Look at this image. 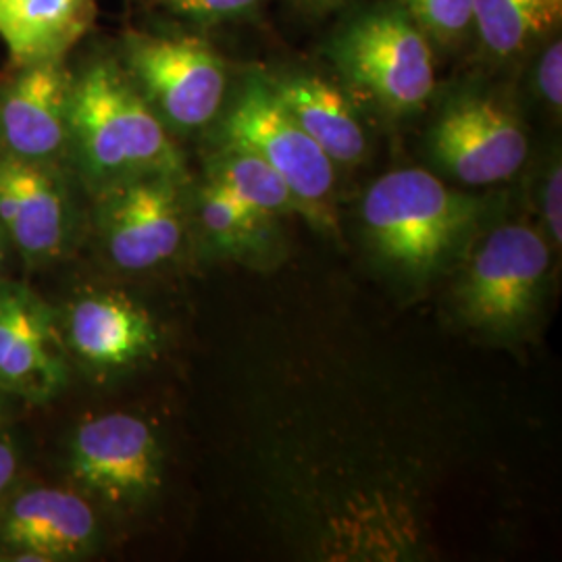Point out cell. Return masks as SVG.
I'll list each match as a JSON object with an SVG mask.
<instances>
[{
  "label": "cell",
  "instance_id": "cell-1",
  "mask_svg": "<svg viewBox=\"0 0 562 562\" xmlns=\"http://www.w3.org/2000/svg\"><path fill=\"white\" fill-rule=\"evenodd\" d=\"M69 167L97 192L146 176L186 180L180 146L113 55L74 67Z\"/></svg>",
  "mask_w": 562,
  "mask_h": 562
},
{
  "label": "cell",
  "instance_id": "cell-2",
  "mask_svg": "<svg viewBox=\"0 0 562 562\" xmlns=\"http://www.w3.org/2000/svg\"><path fill=\"white\" fill-rule=\"evenodd\" d=\"M482 213V202L425 169H396L373 181L361 204L362 225L375 252L413 280L438 273Z\"/></svg>",
  "mask_w": 562,
  "mask_h": 562
},
{
  "label": "cell",
  "instance_id": "cell-3",
  "mask_svg": "<svg viewBox=\"0 0 562 562\" xmlns=\"http://www.w3.org/2000/svg\"><path fill=\"white\" fill-rule=\"evenodd\" d=\"M341 78L387 113H411L436 88L431 42L398 4L364 13L329 46Z\"/></svg>",
  "mask_w": 562,
  "mask_h": 562
},
{
  "label": "cell",
  "instance_id": "cell-4",
  "mask_svg": "<svg viewBox=\"0 0 562 562\" xmlns=\"http://www.w3.org/2000/svg\"><path fill=\"white\" fill-rule=\"evenodd\" d=\"M115 57L169 132H196L220 115L227 67L201 36L127 32Z\"/></svg>",
  "mask_w": 562,
  "mask_h": 562
},
{
  "label": "cell",
  "instance_id": "cell-5",
  "mask_svg": "<svg viewBox=\"0 0 562 562\" xmlns=\"http://www.w3.org/2000/svg\"><path fill=\"white\" fill-rule=\"evenodd\" d=\"M223 144L238 146L267 162L301 202L304 217L331 225L336 165L281 106L269 80L244 83L222 123Z\"/></svg>",
  "mask_w": 562,
  "mask_h": 562
},
{
  "label": "cell",
  "instance_id": "cell-6",
  "mask_svg": "<svg viewBox=\"0 0 562 562\" xmlns=\"http://www.w3.org/2000/svg\"><path fill=\"white\" fill-rule=\"evenodd\" d=\"M550 269V246L527 225L494 229L464 267L457 308L467 325L508 334L538 308Z\"/></svg>",
  "mask_w": 562,
  "mask_h": 562
},
{
  "label": "cell",
  "instance_id": "cell-7",
  "mask_svg": "<svg viewBox=\"0 0 562 562\" xmlns=\"http://www.w3.org/2000/svg\"><path fill=\"white\" fill-rule=\"evenodd\" d=\"M71 88L69 57L9 67L0 80V155L69 167Z\"/></svg>",
  "mask_w": 562,
  "mask_h": 562
},
{
  "label": "cell",
  "instance_id": "cell-8",
  "mask_svg": "<svg viewBox=\"0 0 562 562\" xmlns=\"http://www.w3.org/2000/svg\"><path fill=\"white\" fill-rule=\"evenodd\" d=\"M434 161L464 186L510 180L527 159L529 142L513 109L494 97L450 102L429 134Z\"/></svg>",
  "mask_w": 562,
  "mask_h": 562
},
{
  "label": "cell",
  "instance_id": "cell-9",
  "mask_svg": "<svg viewBox=\"0 0 562 562\" xmlns=\"http://www.w3.org/2000/svg\"><path fill=\"white\" fill-rule=\"evenodd\" d=\"M69 469L83 490L104 503H140L161 485V446L140 417L109 413L76 429Z\"/></svg>",
  "mask_w": 562,
  "mask_h": 562
},
{
  "label": "cell",
  "instance_id": "cell-10",
  "mask_svg": "<svg viewBox=\"0 0 562 562\" xmlns=\"http://www.w3.org/2000/svg\"><path fill=\"white\" fill-rule=\"evenodd\" d=\"M183 181L146 176L102 190V238L120 269L146 271L178 252L183 238Z\"/></svg>",
  "mask_w": 562,
  "mask_h": 562
},
{
  "label": "cell",
  "instance_id": "cell-11",
  "mask_svg": "<svg viewBox=\"0 0 562 562\" xmlns=\"http://www.w3.org/2000/svg\"><path fill=\"white\" fill-rule=\"evenodd\" d=\"M65 383L67 362L53 313L23 285L0 283V390L46 402Z\"/></svg>",
  "mask_w": 562,
  "mask_h": 562
},
{
  "label": "cell",
  "instance_id": "cell-12",
  "mask_svg": "<svg viewBox=\"0 0 562 562\" xmlns=\"http://www.w3.org/2000/svg\"><path fill=\"white\" fill-rule=\"evenodd\" d=\"M0 225L30 267L57 259L71 229L65 167L0 155Z\"/></svg>",
  "mask_w": 562,
  "mask_h": 562
},
{
  "label": "cell",
  "instance_id": "cell-13",
  "mask_svg": "<svg viewBox=\"0 0 562 562\" xmlns=\"http://www.w3.org/2000/svg\"><path fill=\"white\" fill-rule=\"evenodd\" d=\"M97 517L74 492L36 487L9 496L0 506V546L18 562L80 559L97 543Z\"/></svg>",
  "mask_w": 562,
  "mask_h": 562
},
{
  "label": "cell",
  "instance_id": "cell-14",
  "mask_svg": "<svg viewBox=\"0 0 562 562\" xmlns=\"http://www.w3.org/2000/svg\"><path fill=\"white\" fill-rule=\"evenodd\" d=\"M67 344L81 362L113 371L150 357L159 331L138 302L120 292H94L71 304Z\"/></svg>",
  "mask_w": 562,
  "mask_h": 562
},
{
  "label": "cell",
  "instance_id": "cell-15",
  "mask_svg": "<svg viewBox=\"0 0 562 562\" xmlns=\"http://www.w3.org/2000/svg\"><path fill=\"white\" fill-rule=\"evenodd\" d=\"M97 18V0H0L9 65L67 59Z\"/></svg>",
  "mask_w": 562,
  "mask_h": 562
},
{
  "label": "cell",
  "instance_id": "cell-16",
  "mask_svg": "<svg viewBox=\"0 0 562 562\" xmlns=\"http://www.w3.org/2000/svg\"><path fill=\"white\" fill-rule=\"evenodd\" d=\"M281 106L315 140L334 165H359L367 157L361 120L331 81L311 74L269 80Z\"/></svg>",
  "mask_w": 562,
  "mask_h": 562
},
{
  "label": "cell",
  "instance_id": "cell-17",
  "mask_svg": "<svg viewBox=\"0 0 562 562\" xmlns=\"http://www.w3.org/2000/svg\"><path fill=\"white\" fill-rule=\"evenodd\" d=\"M561 18L562 0H473V34L494 59L527 53Z\"/></svg>",
  "mask_w": 562,
  "mask_h": 562
},
{
  "label": "cell",
  "instance_id": "cell-18",
  "mask_svg": "<svg viewBox=\"0 0 562 562\" xmlns=\"http://www.w3.org/2000/svg\"><path fill=\"white\" fill-rule=\"evenodd\" d=\"M211 176L267 220L292 213L304 215L288 183L267 162L244 148L223 144L220 157L211 165Z\"/></svg>",
  "mask_w": 562,
  "mask_h": 562
},
{
  "label": "cell",
  "instance_id": "cell-19",
  "mask_svg": "<svg viewBox=\"0 0 562 562\" xmlns=\"http://www.w3.org/2000/svg\"><path fill=\"white\" fill-rule=\"evenodd\" d=\"M196 211L204 234L223 250L252 246L265 222H269L213 176H209L196 196Z\"/></svg>",
  "mask_w": 562,
  "mask_h": 562
},
{
  "label": "cell",
  "instance_id": "cell-20",
  "mask_svg": "<svg viewBox=\"0 0 562 562\" xmlns=\"http://www.w3.org/2000/svg\"><path fill=\"white\" fill-rule=\"evenodd\" d=\"M429 42L452 46L473 32V0H396Z\"/></svg>",
  "mask_w": 562,
  "mask_h": 562
},
{
  "label": "cell",
  "instance_id": "cell-21",
  "mask_svg": "<svg viewBox=\"0 0 562 562\" xmlns=\"http://www.w3.org/2000/svg\"><path fill=\"white\" fill-rule=\"evenodd\" d=\"M162 4L183 20L196 23H220L250 13L261 0H161Z\"/></svg>",
  "mask_w": 562,
  "mask_h": 562
},
{
  "label": "cell",
  "instance_id": "cell-22",
  "mask_svg": "<svg viewBox=\"0 0 562 562\" xmlns=\"http://www.w3.org/2000/svg\"><path fill=\"white\" fill-rule=\"evenodd\" d=\"M538 90L552 109L561 111L562 106V44L561 41L550 42L543 50L538 74H536Z\"/></svg>",
  "mask_w": 562,
  "mask_h": 562
},
{
  "label": "cell",
  "instance_id": "cell-23",
  "mask_svg": "<svg viewBox=\"0 0 562 562\" xmlns=\"http://www.w3.org/2000/svg\"><path fill=\"white\" fill-rule=\"evenodd\" d=\"M543 217L546 227L552 241L561 246L562 241V169L561 162L557 161L543 183Z\"/></svg>",
  "mask_w": 562,
  "mask_h": 562
},
{
  "label": "cell",
  "instance_id": "cell-24",
  "mask_svg": "<svg viewBox=\"0 0 562 562\" xmlns=\"http://www.w3.org/2000/svg\"><path fill=\"white\" fill-rule=\"evenodd\" d=\"M20 471V452L7 434H0V506L11 496V485Z\"/></svg>",
  "mask_w": 562,
  "mask_h": 562
},
{
  "label": "cell",
  "instance_id": "cell-25",
  "mask_svg": "<svg viewBox=\"0 0 562 562\" xmlns=\"http://www.w3.org/2000/svg\"><path fill=\"white\" fill-rule=\"evenodd\" d=\"M299 2L304 4V7H308V9H315V11H331V9L346 7V4H350L355 0H299Z\"/></svg>",
  "mask_w": 562,
  "mask_h": 562
},
{
  "label": "cell",
  "instance_id": "cell-26",
  "mask_svg": "<svg viewBox=\"0 0 562 562\" xmlns=\"http://www.w3.org/2000/svg\"><path fill=\"white\" fill-rule=\"evenodd\" d=\"M4 229H2V225H0V262L4 259Z\"/></svg>",
  "mask_w": 562,
  "mask_h": 562
},
{
  "label": "cell",
  "instance_id": "cell-27",
  "mask_svg": "<svg viewBox=\"0 0 562 562\" xmlns=\"http://www.w3.org/2000/svg\"><path fill=\"white\" fill-rule=\"evenodd\" d=\"M0 419H2V406H0Z\"/></svg>",
  "mask_w": 562,
  "mask_h": 562
}]
</instances>
